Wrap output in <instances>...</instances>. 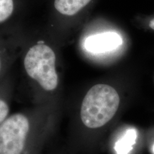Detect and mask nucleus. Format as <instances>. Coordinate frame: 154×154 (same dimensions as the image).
I'll return each instance as SVG.
<instances>
[{"label": "nucleus", "mask_w": 154, "mask_h": 154, "mask_svg": "<svg viewBox=\"0 0 154 154\" xmlns=\"http://www.w3.org/2000/svg\"><path fill=\"white\" fill-rule=\"evenodd\" d=\"M120 97L112 86L96 84L92 86L83 99L81 119L85 126L98 128L110 121L118 111Z\"/></svg>", "instance_id": "obj_1"}, {"label": "nucleus", "mask_w": 154, "mask_h": 154, "mask_svg": "<svg viewBox=\"0 0 154 154\" xmlns=\"http://www.w3.org/2000/svg\"><path fill=\"white\" fill-rule=\"evenodd\" d=\"M55 63L54 52L44 44H37L31 47L24 61L27 74L47 91L56 89L59 84Z\"/></svg>", "instance_id": "obj_2"}, {"label": "nucleus", "mask_w": 154, "mask_h": 154, "mask_svg": "<svg viewBox=\"0 0 154 154\" xmlns=\"http://www.w3.org/2000/svg\"><path fill=\"white\" fill-rule=\"evenodd\" d=\"M29 127L27 117L22 113L6 119L0 125V154H22Z\"/></svg>", "instance_id": "obj_3"}, {"label": "nucleus", "mask_w": 154, "mask_h": 154, "mask_svg": "<svg viewBox=\"0 0 154 154\" xmlns=\"http://www.w3.org/2000/svg\"><path fill=\"white\" fill-rule=\"evenodd\" d=\"M123 44L120 34L107 32L89 36L84 41V48L88 52L101 54L116 49Z\"/></svg>", "instance_id": "obj_4"}, {"label": "nucleus", "mask_w": 154, "mask_h": 154, "mask_svg": "<svg viewBox=\"0 0 154 154\" xmlns=\"http://www.w3.org/2000/svg\"><path fill=\"white\" fill-rule=\"evenodd\" d=\"M91 0H55L54 7L61 14L73 16L86 7Z\"/></svg>", "instance_id": "obj_5"}, {"label": "nucleus", "mask_w": 154, "mask_h": 154, "mask_svg": "<svg viewBox=\"0 0 154 154\" xmlns=\"http://www.w3.org/2000/svg\"><path fill=\"white\" fill-rule=\"evenodd\" d=\"M137 138V131L134 128L128 130L124 136L117 142L116 151L118 154H128L132 149Z\"/></svg>", "instance_id": "obj_6"}, {"label": "nucleus", "mask_w": 154, "mask_h": 154, "mask_svg": "<svg viewBox=\"0 0 154 154\" xmlns=\"http://www.w3.org/2000/svg\"><path fill=\"white\" fill-rule=\"evenodd\" d=\"M14 0H0V23L7 21L14 11Z\"/></svg>", "instance_id": "obj_7"}, {"label": "nucleus", "mask_w": 154, "mask_h": 154, "mask_svg": "<svg viewBox=\"0 0 154 154\" xmlns=\"http://www.w3.org/2000/svg\"><path fill=\"white\" fill-rule=\"evenodd\" d=\"M9 111V107L8 103L4 99H0V125L7 118Z\"/></svg>", "instance_id": "obj_8"}, {"label": "nucleus", "mask_w": 154, "mask_h": 154, "mask_svg": "<svg viewBox=\"0 0 154 154\" xmlns=\"http://www.w3.org/2000/svg\"><path fill=\"white\" fill-rule=\"evenodd\" d=\"M149 27L154 30V18L149 22Z\"/></svg>", "instance_id": "obj_9"}, {"label": "nucleus", "mask_w": 154, "mask_h": 154, "mask_svg": "<svg viewBox=\"0 0 154 154\" xmlns=\"http://www.w3.org/2000/svg\"><path fill=\"white\" fill-rule=\"evenodd\" d=\"M3 69V63H2V58L0 57V74H1L2 71Z\"/></svg>", "instance_id": "obj_10"}, {"label": "nucleus", "mask_w": 154, "mask_h": 154, "mask_svg": "<svg viewBox=\"0 0 154 154\" xmlns=\"http://www.w3.org/2000/svg\"><path fill=\"white\" fill-rule=\"evenodd\" d=\"M153 152L154 153V145H153Z\"/></svg>", "instance_id": "obj_11"}]
</instances>
